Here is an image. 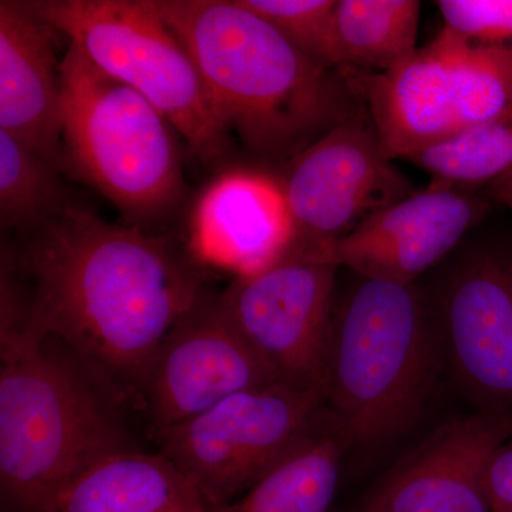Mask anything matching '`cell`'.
Listing matches in <instances>:
<instances>
[{
  "label": "cell",
  "instance_id": "ba28073f",
  "mask_svg": "<svg viewBox=\"0 0 512 512\" xmlns=\"http://www.w3.org/2000/svg\"><path fill=\"white\" fill-rule=\"evenodd\" d=\"M319 393L284 383L234 394L156 434L158 451L212 507L232 503L292 456L325 423Z\"/></svg>",
  "mask_w": 512,
  "mask_h": 512
},
{
  "label": "cell",
  "instance_id": "7402d4cb",
  "mask_svg": "<svg viewBox=\"0 0 512 512\" xmlns=\"http://www.w3.org/2000/svg\"><path fill=\"white\" fill-rule=\"evenodd\" d=\"M286 40L328 69L342 72L336 8L338 0H238Z\"/></svg>",
  "mask_w": 512,
  "mask_h": 512
},
{
  "label": "cell",
  "instance_id": "484cf974",
  "mask_svg": "<svg viewBox=\"0 0 512 512\" xmlns=\"http://www.w3.org/2000/svg\"><path fill=\"white\" fill-rule=\"evenodd\" d=\"M507 174H511L512 175V170L510 171V173H507ZM503 177H504V175H503Z\"/></svg>",
  "mask_w": 512,
  "mask_h": 512
},
{
  "label": "cell",
  "instance_id": "d6986e66",
  "mask_svg": "<svg viewBox=\"0 0 512 512\" xmlns=\"http://www.w3.org/2000/svg\"><path fill=\"white\" fill-rule=\"evenodd\" d=\"M420 9L416 0H338L340 74L384 73L413 55Z\"/></svg>",
  "mask_w": 512,
  "mask_h": 512
},
{
  "label": "cell",
  "instance_id": "8992f818",
  "mask_svg": "<svg viewBox=\"0 0 512 512\" xmlns=\"http://www.w3.org/2000/svg\"><path fill=\"white\" fill-rule=\"evenodd\" d=\"M342 76L390 160H410L512 107V50L446 28L387 72Z\"/></svg>",
  "mask_w": 512,
  "mask_h": 512
},
{
  "label": "cell",
  "instance_id": "cb8c5ba5",
  "mask_svg": "<svg viewBox=\"0 0 512 512\" xmlns=\"http://www.w3.org/2000/svg\"><path fill=\"white\" fill-rule=\"evenodd\" d=\"M491 511L512 512V436L498 448L487 473Z\"/></svg>",
  "mask_w": 512,
  "mask_h": 512
},
{
  "label": "cell",
  "instance_id": "9a60e30c",
  "mask_svg": "<svg viewBox=\"0 0 512 512\" xmlns=\"http://www.w3.org/2000/svg\"><path fill=\"white\" fill-rule=\"evenodd\" d=\"M57 30L28 3L0 2V131L64 168L62 74Z\"/></svg>",
  "mask_w": 512,
  "mask_h": 512
},
{
  "label": "cell",
  "instance_id": "ac0fdd59",
  "mask_svg": "<svg viewBox=\"0 0 512 512\" xmlns=\"http://www.w3.org/2000/svg\"><path fill=\"white\" fill-rule=\"evenodd\" d=\"M349 444L329 416L311 439L251 490L211 512H328Z\"/></svg>",
  "mask_w": 512,
  "mask_h": 512
},
{
  "label": "cell",
  "instance_id": "8fae6325",
  "mask_svg": "<svg viewBox=\"0 0 512 512\" xmlns=\"http://www.w3.org/2000/svg\"><path fill=\"white\" fill-rule=\"evenodd\" d=\"M437 309L458 386L480 413L512 420V241L484 242L460 256Z\"/></svg>",
  "mask_w": 512,
  "mask_h": 512
},
{
  "label": "cell",
  "instance_id": "277c9868",
  "mask_svg": "<svg viewBox=\"0 0 512 512\" xmlns=\"http://www.w3.org/2000/svg\"><path fill=\"white\" fill-rule=\"evenodd\" d=\"M336 299L323 403L350 444L400 436L429 397L436 318L416 284L356 275Z\"/></svg>",
  "mask_w": 512,
  "mask_h": 512
},
{
  "label": "cell",
  "instance_id": "3957f363",
  "mask_svg": "<svg viewBox=\"0 0 512 512\" xmlns=\"http://www.w3.org/2000/svg\"><path fill=\"white\" fill-rule=\"evenodd\" d=\"M119 404L69 350L0 330V487L15 512H52L74 478L124 450Z\"/></svg>",
  "mask_w": 512,
  "mask_h": 512
},
{
  "label": "cell",
  "instance_id": "44dd1931",
  "mask_svg": "<svg viewBox=\"0 0 512 512\" xmlns=\"http://www.w3.org/2000/svg\"><path fill=\"white\" fill-rule=\"evenodd\" d=\"M409 161L433 175L437 183L467 190L493 184L512 170V107Z\"/></svg>",
  "mask_w": 512,
  "mask_h": 512
},
{
  "label": "cell",
  "instance_id": "9c48e42d",
  "mask_svg": "<svg viewBox=\"0 0 512 512\" xmlns=\"http://www.w3.org/2000/svg\"><path fill=\"white\" fill-rule=\"evenodd\" d=\"M392 161L366 111L292 158L281 181L293 224L288 255H309L348 237L372 215L413 194Z\"/></svg>",
  "mask_w": 512,
  "mask_h": 512
},
{
  "label": "cell",
  "instance_id": "ffe728a7",
  "mask_svg": "<svg viewBox=\"0 0 512 512\" xmlns=\"http://www.w3.org/2000/svg\"><path fill=\"white\" fill-rule=\"evenodd\" d=\"M59 168L0 131V222L25 235L69 204Z\"/></svg>",
  "mask_w": 512,
  "mask_h": 512
},
{
  "label": "cell",
  "instance_id": "5bb4252c",
  "mask_svg": "<svg viewBox=\"0 0 512 512\" xmlns=\"http://www.w3.org/2000/svg\"><path fill=\"white\" fill-rule=\"evenodd\" d=\"M511 436L507 417L447 421L377 481L360 512H493L488 467Z\"/></svg>",
  "mask_w": 512,
  "mask_h": 512
},
{
  "label": "cell",
  "instance_id": "e0dca14e",
  "mask_svg": "<svg viewBox=\"0 0 512 512\" xmlns=\"http://www.w3.org/2000/svg\"><path fill=\"white\" fill-rule=\"evenodd\" d=\"M200 488L161 451L111 453L64 488L52 512H211Z\"/></svg>",
  "mask_w": 512,
  "mask_h": 512
},
{
  "label": "cell",
  "instance_id": "7c38bea8",
  "mask_svg": "<svg viewBox=\"0 0 512 512\" xmlns=\"http://www.w3.org/2000/svg\"><path fill=\"white\" fill-rule=\"evenodd\" d=\"M274 383L281 382L239 335L220 295L202 292L158 348L140 406L156 436L234 394Z\"/></svg>",
  "mask_w": 512,
  "mask_h": 512
},
{
  "label": "cell",
  "instance_id": "4fadbf2b",
  "mask_svg": "<svg viewBox=\"0 0 512 512\" xmlns=\"http://www.w3.org/2000/svg\"><path fill=\"white\" fill-rule=\"evenodd\" d=\"M487 204L467 188L433 181L372 215L348 237L296 258L346 266L365 278L416 284L484 217Z\"/></svg>",
  "mask_w": 512,
  "mask_h": 512
},
{
  "label": "cell",
  "instance_id": "52a82bcc",
  "mask_svg": "<svg viewBox=\"0 0 512 512\" xmlns=\"http://www.w3.org/2000/svg\"><path fill=\"white\" fill-rule=\"evenodd\" d=\"M29 9L82 47L99 69L164 114L204 163L229 150L197 64L147 0H33Z\"/></svg>",
  "mask_w": 512,
  "mask_h": 512
},
{
  "label": "cell",
  "instance_id": "5b68a950",
  "mask_svg": "<svg viewBox=\"0 0 512 512\" xmlns=\"http://www.w3.org/2000/svg\"><path fill=\"white\" fill-rule=\"evenodd\" d=\"M60 74L64 168L137 228L167 218L187 191L170 121L133 87L99 69L73 40Z\"/></svg>",
  "mask_w": 512,
  "mask_h": 512
},
{
  "label": "cell",
  "instance_id": "4316f807",
  "mask_svg": "<svg viewBox=\"0 0 512 512\" xmlns=\"http://www.w3.org/2000/svg\"><path fill=\"white\" fill-rule=\"evenodd\" d=\"M505 175H507V174H505ZM510 175H511V174H510Z\"/></svg>",
  "mask_w": 512,
  "mask_h": 512
},
{
  "label": "cell",
  "instance_id": "603a6c76",
  "mask_svg": "<svg viewBox=\"0 0 512 512\" xmlns=\"http://www.w3.org/2000/svg\"><path fill=\"white\" fill-rule=\"evenodd\" d=\"M444 28L483 46L512 50V0H440Z\"/></svg>",
  "mask_w": 512,
  "mask_h": 512
},
{
  "label": "cell",
  "instance_id": "d4e9b609",
  "mask_svg": "<svg viewBox=\"0 0 512 512\" xmlns=\"http://www.w3.org/2000/svg\"><path fill=\"white\" fill-rule=\"evenodd\" d=\"M491 185V194L498 202L505 205L512 212V175L507 174L498 178Z\"/></svg>",
  "mask_w": 512,
  "mask_h": 512
},
{
  "label": "cell",
  "instance_id": "2e32d148",
  "mask_svg": "<svg viewBox=\"0 0 512 512\" xmlns=\"http://www.w3.org/2000/svg\"><path fill=\"white\" fill-rule=\"evenodd\" d=\"M198 251L237 272L258 274L291 251L293 224L279 181L252 171L221 175L194 212Z\"/></svg>",
  "mask_w": 512,
  "mask_h": 512
},
{
  "label": "cell",
  "instance_id": "7a4b0ae2",
  "mask_svg": "<svg viewBox=\"0 0 512 512\" xmlns=\"http://www.w3.org/2000/svg\"><path fill=\"white\" fill-rule=\"evenodd\" d=\"M200 70L229 133L269 160L299 156L365 113L345 77L322 66L238 0H147Z\"/></svg>",
  "mask_w": 512,
  "mask_h": 512
},
{
  "label": "cell",
  "instance_id": "30bf717a",
  "mask_svg": "<svg viewBox=\"0 0 512 512\" xmlns=\"http://www.w3.org/2000/svg\"><path fill=\"white\" fill-rule=\"evenodd\" d=\"M338 266L285 256L220 293L239 335L279 382L323 397Z\"/></svg>",
  "mask_w": 512,
  "mask_h": 512
},
{
  "label": "cell",
  "instance_id": "6da1fadb",
  "mask_svg": "<svg viewBox=\"0 0 512 512\" xmlns=\"http://www.w3.org/2000/svg\"><path fill=\"white\" fill-rule=\"evenodd\" d=\"M15 271L2 269L0 329L57 340L119 406H140L158 348L202 295L170 238L72 202L23 237Z\"/></svg>",
  "mask_w": 512,
  "mask_h": 512
}]
</instances>
